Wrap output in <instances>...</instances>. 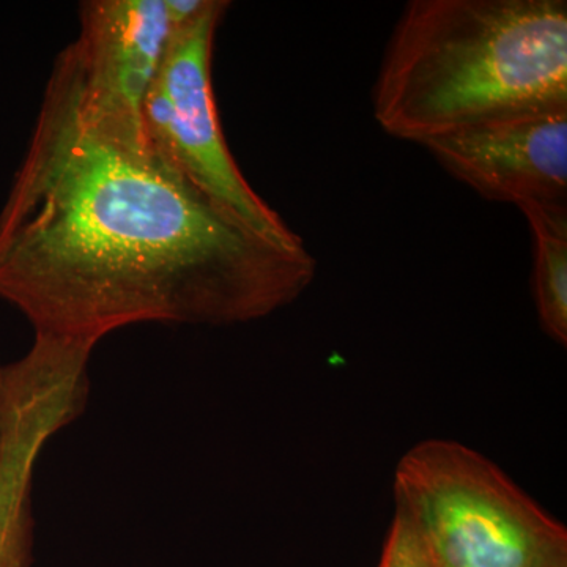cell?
I'll return each instance as SVG.
<instances>
[{
	"mask_svg": "<svg viewBox=\"0 0 567 567\" xmlns=\"http://www.w3.org/2000/svg\"><path fill=\"white\" fill-rule=\"evenodd\" d=\"M555 567H567V563H563V565H558V566H555Z\"/></svg>",
	"mask_w": 567,
	"mask_h": 567,
	"instance_id": "11",
	"label": "cell"
},
{
	"mask_svg": "<svg viewBox=\"0 0 567 567\" xmlns=\"http://www.w3.org/2000/svg\"><path fill=\"white\" fill-rule=\"evenodd\" d=\"M443 167L499 203H566L567 106L507 115L423 144Z\"/></svg>",
	"mask_w": 567,
	"mask_h": 567,
	"instance_id": "6",
	"label": "cell"
},
{
	"mask_svg": "<svg viewBox=\"0 0 567 567\" xmlns=\"http://www.w3.org/2000/svg\"><path fill=\"white\" fill-rule=\"evenodd\" d=\"M567 106L566 0H412L374 87L383 132L423 145Z\"/></svg>",
	"mask_w": 567,
	"mask_h": 567,
	"instance_id": "2",
	"label": "cell"
},
{
	"mask_svg": "<svg viewBox=\"0 0 567 567\" xmlns=\"http://www.w3.org/2000/svg\"><path fill=\"white\" fill-rule=\"evenodd\" d=\"M316 270L306 246L254 233L151 148L99 132L63 48L0 210V300L33 334L96 347L133 324L249 323L298 300Z\"/></svg>",
	"mask_w": 567,
	"mask_h": 567,
	"instance_id": "1",
	"label": "cell"
},
{
	"mask_svg": "<svg viewBox=\"0 0 567 567\" xmlns=\"http://www.w3.org/2000/svg\"><path fill=\"white\" fill-rule=\"evenodd\" d=\"M535 249V298L544 331L558 344L567 342L566 203H522Z\"/></svg>",
	"mask_w": 567,
	"mask_h": 567,
	"instance_id": "7",
	"label": "cell"
},
{
	"mask_svg": "<svg viewBox=\"0 0 567 567\" xmlns=\"http://www.w3.org/2000/svg\"><path fill=\"white\" fill-rule=\"evenodd\" d=\"M379 567H436L409 518L395 511Z\"/></svg>",
	"mask_w": 567,
	"mask_h": 567,
	"instance_id": "9",
	"label": "cell"
},
{
	"mask_svg": "<svg viewBox=\"0 0 567 567\" xmlns=\"http://www.w3.org/2000/svg\"><path fill=\"white\" fill-rule=\"evenodd\" d=\"M173 31L164 0H87L69 44L82 114L112 140L147 151L144 107Z\"/></svg>",
	"mask_w": 567,
	"mask_h": 567,
	"instance_id": "5",
	"label": "cell"
},
{
	"mask_svg": "<svg viewBox=\"0 0 567 567\" xmlns=\"http://www.w3.org/2000/svg\"><path fill=\"white\" fill-rule=\"evenodd\" d=\"M229 2L212 0L203 17L173 32L158 81L144 107L148 148L212 203L254 233L289 248H303L300 235L254 192L224 137L212 61L216 31Z\"/></svg>",
	"mask_w": 567,
	"mask_h": 567,
	"instance_id": "4",
	"label": "cell"
},
{
	"mask_svg": "<svg viewBox=\"0 0 567 567\" xmlns=\"http://www.w3.org/2000/svg\"><path fill=\"white\" fill-rule=\"evenodd\" d=\"M395 511L436 567H555L565 525L487 457L454 440H425L395 468Z\"/></svg>",
	"mask_w": 567,
	"mask_h": 567,
	"instance_id": "3",
	"label": "cell"
},
{
	"mask_svg": "<svg viewBox=\"0 0 567 567\" xmlns=\"http://www.w3.org/2000/svg\"><path fill=\"white\" fill-rule=\"evenodd\" d=\"M2 372L3 364L0 361V453H2Z\"/></svg>",
	"mask_w": 567,
	"mask_h": 567,
	"instance_id": "10",
	"label": "cell"
},
{
	"mask_svg": "<svg viewBox=\"0 0 567 567\" xmlns=\"http://www.w3.org/2000/svg\"><path fill=\"white\" fill-rule=\"evenodd\" d=\"M33 473L25 458L0 462V567H32Z\"/></svg>",
	"mask_w": 567,
	"mask_h": 567,
	"instance_id": "8",
	"label": "cell"
}]
</instances>
